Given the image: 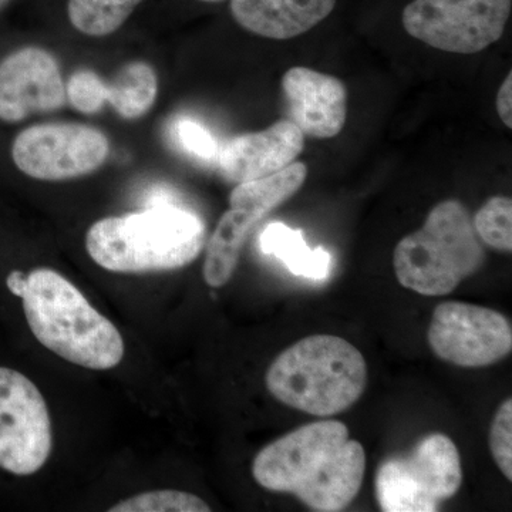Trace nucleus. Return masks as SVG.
<instances>
[{"mask_svg":"<svg viewBox=\"0 0 512 512\" xmlns=\"http://www.w3.org/2000/svg\"><path fill=\"white\" fill-rule=\"evenodd\" d=\"M306 177H308V167L293 161L278 173L266 175L248 183L237 184L229 195V205L231 208L247 211L255 215L258 220H262L269 212L274 211L301 190Z\"/></svg>","mask_w":512,"mask_h":512,"instance_id":"obj_17","label":"nucleus"},{"mask_svg":"<svg viewBox=\"0 0 512 512\" xmlns=\"http://www.w3.org/2000/svg\"><path fill=\"white\" fill-rule=\"evenodd\" d=\"M336 0H231L232 18L242 29L272 40L305 35L335 9Z\"/></svg>","mask_w":512,"mask_h":512,"instance_id":"obj_14","label":"nucleus"},{"mask_svg":"<svg viewBox=\"0 0 512 512\" xmlns=\"http://www.w3.org/2000/svg\"><path fill=\"white\" fill-rule=\"evenodd\" d=\"M512 0H412L404 30L441 52L474 55L504 35Z\"/></svg>","mask_w":512,"mask_h":512,"instance_id":"obj_7","label":"nucleus"},{"mask_svg":"<svg viewBox=\"0 0 512 512\" xmlns=\"http://www.w3.org/2000/svg\"><path fill=\"white\" fill-rule=\"evenodd\" d=\"M20 298L30 330L46 349L90 370L120 365L126 346L119 329L59 272H30Z\"/></svg>","mask_w":512,"mask_h":512,"instance_id":"obj_3","label":"nucleus"},{"mask_svg":"<svg viewBox=\"0 0 512 512\" xmlns=\"http://www.w3.org/2000/svg\"><path fill=\"white\" fill-rule=\"evenodd\" d=\"M110 512H210L211 507L198 495L178 490H156L126 498Z\"/></svg>","mask_w":512,"mask_h":512,"instance_id":"obj_21","label":"nucleus"},{"mask_svg":"<svg viewBox=\"0 0 512 512\" xmlns=\"http://www.w3.org/2000/svg\"><path fill=\"white\" fill-rule=\"evenodd\" d=\"M512 73L501 84L497 94V113L508 128L512 127Z\"/></svg>","mask_w":512,"mask_h":512,"instance_id":"obj_25","label":"nucleus"},{"mask_svg":"<svg viewBox=\"0 0 512 512\" xmlns=\"http://www.w3.org/2000/svg\"><path fill=\"white\" fill-rule=\"evenodd\" d=\"M205 245V225L194 212L157 202L140 212L94 222L86 235L90 258L106 271L147 274L190 265Z\"/></svg>","mask_w":512,"mask_h":512,"instance_id":"obj_2","label":"nucleus"},{"mask_svg":"<svg viewBox=\"0 0 512 512\" xmlns=\"http://www.w3.org/2000/svg\"><path fill=\"white\" fill-rule=\"evenodd\" d=\"M158 94V79L146 62H131L106 84V101L127 120L140 119L153 107Z\"/></svg>","mask_w":512,"mask_h":512,"instance_id":"obj_18","label":"nucleus"},{"mask_svg":"<svg viewBox=\"0 0 512 512\" xmlns=\"http://www.w3.org/2000/svg\"><path fill=\"white\" fill-rule=\"evenodd\" d=\"M259 245L266 255L281 259L293 275L322 281L329 275L330 254L325 248H309L301 229H293L284 222L266 225L259 238Z\"/></svg>","mask_w":512,"mask_h":512,"instance_id":"obj_16","label":"nucleus"},{"mask_svg":"<svg viewBox=\"0 0 512 512\" xmlns=\"http://www.w3.org/2000/svg\"><path fill=\"white\" fill-rule=\"evenodd\" d=\"M463 483L458 448L443 433L421 437L412 450L377 468L376 497L384 512H433Z\"/></svg>","mask_w":512,"mask_h":512,"instance_id":"obj_6","label":"nucleus"},{"mask_svg":"<svg viewBox=\"0 0 512 512\" xmlns=\"http://www.w3.org/2000/svg\"><path fill=\"white\" fill-rule=\"evenodd\" d=\"M291 120L303 136L328 140L342 133L348 119V90L338 77L308 67H292L282 77Z\"/></svg>","mask_w":512,"mask_h":512,"instance_id":"obj_12","label":"nucleus"},{"mask_svg":"<svg viewBox=\"0 0 512 512\" xmlns=\"http://www.w3.org/2000/svg\"><path fill=\"white\" fill-rule=\"evenodd\" d=\"M429 342L444 362L468 369L493 366L512 350V329L503 313L464 302L440 303L433 312Z\"/></svg>","mask_w":512,"mask_h":512,"instance_id":"obj_10","label":"nucleus"},{"mask_svg":"<svg viewBox=\"0 0 512 512\" xmlns=\"http://www.w3.org/2000/svg\"><path fill=\"white\" fill-rule=\"evenodd\" d=\"M52 421L36 384L9 367H0V468L32 476L52 454Z\"/></svg>","mask_w":512,"mask_h":512,"instance_id":"obj_8","label":"nucleus"},{"mask_svg":"<svg viewBox=\"0 0 512 512\" xmlns=\"http://www.w3.org/2000/svg\"><path fill=\"white\" fill-rule=\"evenodd\" d=\"M259 221L261 220L255 215L238 208H229L224 212L207 245L202 269L207 285L211 288H222L231 281L241 258L242 248L252 228Z\"/></svg>","mask_w":512,"mask_h":512,"instance_id":"obj_15","label":"nucleus"},{"mask_svg":"<svg viewBox=\"0 0 512 512\" xmlns=\"http://www.w3.org/2000/svg\"><path fill=\"white\" fill-rule=\"evenodd\" d=\"M67 100L80 113H99L106 106V83L90 70H79L66 86Z\"/></svg>","mask_w":512,"mask_h":512,"instance_id":"obj_22","label":"nucleus"},{"mask_svg":"<svg viewBox=\"0 0 512 512\" xmlns=\"http://www.w3.org/2000/svg\"><path fill=\"white\" fill-rule=\"evenodd\" d=\"M484 262L473 218L457 200L437 204L423 227L404 237L393 254L397 281L424 296L453 292L464 279L477 274Z\"/></svg>","mask_w":512,"mask_h":512,"instance_id":"obj_5","label":"nucleus"},{"mask_svg":"<svg viewBox=\"0 0 512 512\" xmlns=\"http://www.w3.org/2000/svg\"><path fill=\"white\" fill-rule=\"evenodd\" d=\"M303 148L302 131L284 119L265 130L231 138L218 154V161L228 181L248 183L284 170L301 156Z\"/></svg>","mask_w":512,"mask_h":512,"instance_id":"obj_13","label":"nucleus"},{"mask_svg":"<svg viewBox=\"0 0 512 512\" xmlns=\"http://www.w3.org/2000/svg\"><path fill=\"white\" fill-rule=\"evenodd\" d=\"M490 450L495 464L512 481V400L507 399L495 413L490 429Z\"/></svg>","mask_w":512,"mask_h":512,"instance_id":"obj_23","label":"nucleus"},{"mask_svg":"<svg viewBox=\"0 0 512 512\" xmlns=\"http://www.w3.org/2000/svg\"><path fill=\"white\" fill-rule=\"evenodd\" d=\"M366 473L365 448L339 420H320L262 448L252 476L262 488L292 494L306 507L336 512L359 494Z\"/></svg>","mask_w":512,"mask_h":512,"instance_id":"obj_1","label":"nucleus"},{"mask_svg":"<svg viewBox=\"0 0 512 512\" xmlns=\"http://www.w3.org/2000/svg\"><path fill=\"white\" fill-rule=\"evenodd\" d=\"M175 137L188 154L201 160H212L220 154L217 140L197 121L178 120L175 124Z\"/></svg>","mask_w":512,"mask_h":512,"instance_id":"obj_24","label":"nucleus"},{"mask_svg":"<svg viewBox=\"0 0 512 512\" xmlns=\"http://www.w3.org/2000/svg\"><path fill=\"white\" fill-rule=\"evenodd\" d=\"M59 63L40 47H22L0 62V120L19 123L66 106Z\"/></svg>","mask_w":512,"mask_h":512,"instance_id":"obj_11","label":"nucleus"},{"mask_svg":"<svg viewBox=\"0 0 512 512\" xmlns=\"http://www.w3.org/2000/svg\"><path fill=\"white\" fill-rule=\"evenodd\" d=\"M109 154L106 134L79 123L37 124L19 133L12 146L16 167L42 181L72 180L93 173Z\"/></svg>","mask_w":512,"mask_h":512,"instance_id":"obj_9","label":"nucleus"},{"mask_svg":"<svg viewBox=\"0 0 512 512\" xmlns=\"http://www.w3.org/2000/svg\"><path fill=\"white\" fill-rule=\"evenodd\" d=\"M476 234L488 247L501 252L512 251V201L511 198H490L473 220Z\"/></svg>","mask_w":512,"mask_h":512,"instance_id":"obj_20","label":"nucleus"},{"mask_svg":"<svg viewBox=\"0 0 512 512\" xmlns=\"http://www.w3.org/2000/svg\"><path fill=\"white\" fill-rule=\"evenodd\" d=\"M141 0H69L67 15L83 35L109 36L130 18Z\"/></svg>","mask_w":512,"mask_h":512,"instance_id":"obj_19","label":"nucleus"},{"mask_svg":"<svg viewBox=\"0 0 512 512\" xmlns=\"http://www.w3.org/2000/svg\"><path fill=\"white\" fill-rule=\"evenodd\" d=\"M6 284H8L9 291L20 298L25 291L26 275L20 271H13L6 279Z\"/></svg>","mask_w":512,"mask_h":512,"instance_id":"obj_26","label":"nucleus"},{"mask_svg":"<svg viewBox=\"0 0 512 512\" xmlns=\"http://www.w3.org/2000/svg\"><path fill=\"white\" fill-rule=\"evenodd\" d=\"M369 369L360 350L335 335H311L281 353L265 376L278 402L329 417L346 412L362 397Z\"/></svg>","mask_w":512,"mask_h":512,"instance_id":"obj_4","label":"nucleus"},{"mask_svg":"<svg viewBox=\"0 0 512 512\" xmlns=\"http://www.w3.org/2000/svg\"><path fill=\"white\" fill-rule=\"evenodd\" d=\"M198 2L218 3V2H222V0H198Z\"/></svg>","mask_w":512,"mask_h":512,"instance_id":"obj_27","label":"nucleus"}]
</instances>
